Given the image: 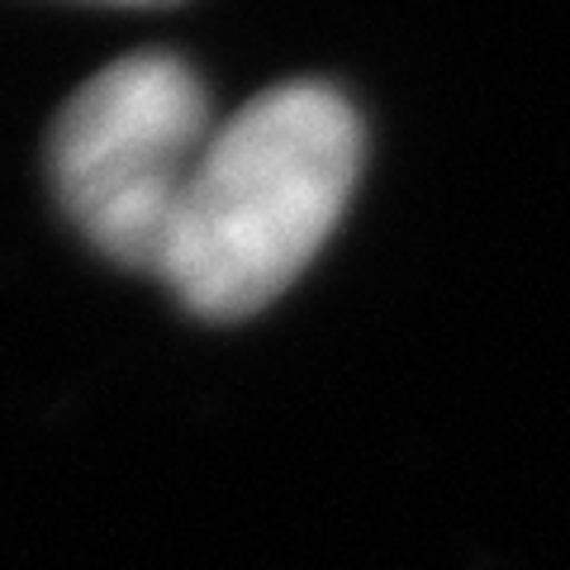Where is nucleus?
Listing matches in <instances>:
<instances>
[{
    "instance_id": "nucleus-3",
    "label": "nucleus",
    "mask_w": 570,
    "mask_h": 570,
    "mask_svg": "<svg viewBox=\"0 0 570 570\" xmlns=\"http://www.w3.org/2000/svg\"><path fill=\"white\" fill-rule=\"evenodd\" d=\"M115 6H167V0H115Z\"/></svg>"
},
{
    "instance_id": "nucleus-2",
    "label": "nucleus",
    "mask_w": 570,
    "mask_h": 570,
    "mask_svg": "<svg viewBox=\"0 0 570 570\" xmlns=\"http://www.w3.org/2000/svg\"><path fill=\"white\" fill-rule=\"evenodd\" d=\"M209 138L200 77L181 58L138 52L67 100L52 129V181L105 257L163 276Z\"/></svg>"
},
{
    "instance_id": "nucleus-1",
    "label": "nucleus",
    "mask_w": 570,
    "mask_h": 570,
    "mask_svg": "<svg viewBox=\"0 0 570 570\" xmlns=\"http://www.w3.org/2000/svg\"><path fill=\"white\" fill-rule=\"evenodd\" d=\"M362 148L356 110L318 81L276 86L214 129L163 262L181 305L228 324L281 299L343 219Z\"/></svg>"
}]
</instances>
